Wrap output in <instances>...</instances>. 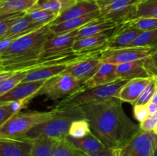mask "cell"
Listing matches in <instances>:
<instances>
[{"label":"cell","mask_w":157,"mask_h":156,"mask_svg":"<svg viewBox=\"0 0 157 156\" xmlns=\"http://www.w3.org/2000/svg\"><path fill=\"white\" fill-rule=\"evenodd\" d=\"M46 80L21 82L10 91L0 96V102L19 100L29 97L35 98Z\"/></svg>","instance_id":"cell-14"},{"label":"cell","mask_w":157,"mask_h":156,"mask_svg":"<svg viewBox=\"0 0 157 156\" xmlns=\"http://www.w3.org/2000/svg\"><path fill=\"white\" fill-rule=\"evenodd\" d=\"M140 32L153 30L157 28V18H136L126 21Z\"/></svg>","instance_id":"cell-35"},{"label":"cell","mask_w":157,"mask_h":156,"mask_svg":"<svg viewBox=\"0 0 157 156\" xmlns=\"http://www.w3.org/2000/svg\"><path fill=\"white\" fill-rule=\"evenodd\" d=\"M154 48L144 47H126L121 48L105 49L101 55L103 63L115 65L145 59Z\"/></svg>","instance_id":"cell-9"},{"label":"cell","mask_w":157,"mask_h":156,"mask_svg":"<svg viewBox=\"0 0 157 156\" xmlns=\"http://www.w3.org/2000/svg\"><path fill=\"white\" fill-rule=\"evenodd\" d=\"M156 132V134H157V128H156V131H155V132Z\"/></svg>","instance_id":"cell-47"},{"label":"cell","mask_w":157,"mask_h":156,"mask_svg":"<svg viewBox=\"0 0 157 156\" xmlns=\"http://www.w3.org/2000/svg\"><path fill=\"white\" fill-rule=\"evenodd\" d=\"M52 35L51 24H48L17 39L7 50L0 53V70L38 60L44 44Z\"/></svg>","instance_id":"cell-2"},{"label":"cell","mask_w":157,"mask_h":156,"mask_svg":"<svg viewBox=\"0 0 157 156\" xmlns=\"http://www.w3.org/2000/svg\"><path fill=\"white\" fill-rule=\"evenodd\" d=\"M119 24L120 23L117 21L98 18L78 29L76 40L110 32L114 30Z\"/></svg>","instance_id":"cell-18"},{"label":"cell","mask_w":157,"mask_h":156,"mask_svg":"<svg viewBox=\"0 0 157 156\" xmlns=\"http://www.w3.org/2000/svg\"><path fill=\"white\" fill-rule=\"evenodd\" d=\"M136 18H157V0H141L135 9Z\"/></svg>","instance_id":"cell-28"},{"label":"cell","mask_w":157,"mask_h":156,"mask_svg":"<svg viewBox=\"0 0 157 156\" xmlns=\"http://www.w3.org/2000/svg\"><path fill=\"white\" fill-rule=\"evenodd\" d=\"M113 148H107L104 149V151H99V152L92 153V154H87V153H84L79 150V153H78V156H112L113 152Z\"/></svg>","instance_id":"cell-42"},{"label":"cell","mask_w":157,"mask_h":156,"mask_svg":"<svg viewBox=\"0 0 157 156\" xmlns=\"http://www.w3.org/2000/svg\"><path fill=\"white\" fill-rule=\"evenodd\" d=\"M112 156H122V154H121V148H115L113 150Z\"/></svg>","instance_id":"cell-44"},{"label":"cell","mask_w":157,"mask_h":156,"mask_svg":"<svg viewBox=\"0 0 157 156\" xmlns=\"http://www.w3.org/2000/svg\"><path fill=\"white\" fill-rule=\"evenodd\" d=\"M29 72V71H18L12 77L9 78L5 82L0 84V96L8 93L17 85L21 84L24 80L25 77Z\"/></svg>","instance_id":"cell-33"},{"label":"cell","mask_w":157,"mask_h":156,"mask_svg":"<svg viewBox=\"0 0 157 156\" xmlns=\"http://www.w3.org/2000/svg\"><path fill=\"white\" fill-rule=\"evenodd\" d=\"M81 107L92 132L113 149L122 148L140 129L126 114L122 101L117 97Z\"/></svg>","instance_id":"cell-1"},{"label":"cell","mask_w":157,"mask_h":156,"mask_svg":"<svg viewBox=\"0 0 157 156\" xmlns=\"http://www.w3.org/2000/svg\"><path fill=\"white\" fill-rule=\"evenodd\" d=\"M92 132L90 123L87 119H79L72 122L68 136L75 139H80Z\"/></svg>","instance_id":"cell-32"},{"label":"cell","mask_w":157,"mask_h":156,"mask_svg":"<svg viewBox=\"0 0 157 156\" xmlns=\"http://www.w3.org/2000/svg\"><path fill=\"white\" fill-rule=\"evenodd\" d=\"M79 150L72 145L67 139L57 140L52 156H78Z\"/></svg>","instance_id":"cell-31"},{"label":"cell","mask_w":157,"mask_h":156,"mask_svg":"<svg viewBox=\"0 0 157 156\" xmlns=\"http://www.w3.org/2000/svg\"><path fill=\"white\" fill-rule=\"evenodd\" d=\"M144 64L150 77L157 79V47H155L151 54L144 59Z\"/></svg>","instance_id":"cell-36"},{"label":"cell","mask_w":157,"mask_h":156,"mask_svg":"<svg viewBox=\"0 0 157 156\" xmlns=\"http://www.w3.org/2000/svg\"><path fill=\"white\" fill-rule=\"evenodd\" d=\"M78 32V29L61 35H52L44 44L40 58H46L72 51Z\"/></svg>","instance_id":"cell-10"},{"label":"cell","mask_w":157,"mask_h":156,"mask_svg":"<svg viewBox=\"0 0 157 156\" xmlns=\"http://www.w3.org/2000/svg\"><path fill=\"white\" fill-rule=\"evenodd\" d=\"M116 76L117 79L130 80L134 78L150 77L144 64V60L117 65Z\"/></svg>","instance_id":"cell-21"},{"label":"cell","mask_w":157,"mask_h":156,"mask_svg":"<svg viewBox=\"0 0 157 156\" xmlns=\"http://www.w3.org/2000/svg\"><path fill=\"white\" fill-rule=\"evenodd\" d=\"M117 65L109 63H102L94 74L85 81V87H98L109 84L118 80L116 76Z\"/></svg>","instance_id":"cell-22"},{"label":"cell","mask_w":157,"mask_h":156,"mask_svg":"<svg viewBox=\"0 0 157 156\" xmlns=\"http://www.w3.org/2000/svg\"><path fill=\"white\" fill-rule=\"evenodd\" d=\"M140 128L143 131L155 132L157 128V113L149 115L147 119L140 122Z\"/></svg>","instance_id":"cell-38"},{"label":"cell","mask_w":157,"mask_h":156,"mask_svg":"<svg viewBox=\"0 0 157 156\" xmlns=\"http://www.w3.org/2000/svg\"><path fill=\"white\" fill-rule=\"evenodd\" d=\"M66 139L77 149L87 154L99 152L104 151L107 148H109L106 146L102 141L98 139L93 132H90L87 136L80 139H75L70 136H67Z\"/></svg>","instance_id":"cell-19"},{"label":"cell","mask_w":157,"mask_h":156,"mask_svg":"<svg viewBox=\"0 0 157 156\" xmlns=\"http://www.w3.org/2000/svg\"><path fill=\"white\" fill-rule=\"evenodd\" d=\"M156 88H157V79H156Z\"/></svg>","instance_id":"cell-48"},{"label":"cell","mask_w":157,"mask_h":156,"mask_svg":"<svg viewBox=\"0 0 157 156\" xmlns=\"http://www.w3.org/2000/svg\"><path fill=\"white\" fill-rule=\"evenodd\" d=\"M152 80L153 77L134 78L130 80L120 90L117 98L122 102L134 105Z\"/></svg>","instance_id":"cell-15"},{"label":"cell","mask_w":157,"mask_h":156,"mask_svg":"<svg viewBox=\"0 0 157 156\" xmlns=\"http://www.w3.org/2000/svg\"><path fill=\"white\" fill-rule=\"evenodd\" d=\"M33 99V97L25 98L23 99H19V100L11 101V102H6L9 104V106L14 115L19 113L22 109L25 108L28 104L30 102V101Z\"/></svg>","instance_id":"cell-39"},{"label":"cell","mask_w":157,"mask_h":156,"mask_svg":"<svg viewBox=\"0 0 157 156\" xmlns=\"http://www.w3.org/2000/svg\"><path fill=\"white\" fill-rule=\"evenodd\" d=\"M38 0H0V16L18 12H27Z\"/></svg>","instance_id":"cell-23"},{"label":"cell","mask_w":157,"mask_h":156,"mask_svg":"<svg viewBox=\"0 0 157 156\" xmlns=\"http://www.w3.org/2000/svg\"><path fill=\"white\" fill-rule=\"evenodd\" d=\"M150 102H153V103L156 104V105H157V88H156V91H155L154 94H153V96H152L151 100H150Z\"/></svg>","instance_id":"cell-45"},{"label":"cell","mask_w":157,"mask_h":156,"mask_svg":"<svg viewBox=\"0 0 157 156\" xmlns=\"http://www.w3.org/2000/svg\"><path fill=\"white\" fill-rule=\"evenodd\" d=\"M153 156H157V147H156V150H155V151H154V152H153Z\"/></svg>","instance_id":"cell-46"},{"label":"cell","mask_w":157,"mask_h":156,"mask_svg":"<svg viewBox=\"0 0 157 156\" xmlns=\"http://www.w3.org/2000/svg\"><path fill=\"white\" fill-rule=\"evenodd\" d=\"M26 13V12H18L0 16V38H2L11 28V27Z\"/></svg>","instance_id":"cell-34"},{"label":"cell","mask_w":157,"mask_h":156,"mask_svg":"<svg viewBox=\"0 0 157 156\" xmlns=\"http://www.w3.org/2000/svg\"><path fill=\"white\" fill-rule=\"evenodd\" d=\"M140 32L127 22L120 24L110 34L106 49L129 47Z\"/></svg>","instance_id":"cell-13"},{"label":"cell","mask_w":157,"mask_h":156,"mask_svg":"<svg viewBox=\"0 0 157 156\" xmlns=\"http://www.w3.org/2000/svg\"><path fill=\"white\" fill-rule=\"evenodd\" d=\"M101 55L90 57L73 63L67 66L62 73L70 74L84 81L87 80L94 74L100 66L102 64L103 61L101 58Z\"/></svg>","instance_id":"cell-12"},{"label":"cell","mask_w":157,"mask_h":156,"mask_svg":"<svg viewBox=\"0 0 157 156\" xmlns=\"http://www.w3.org/2000/svg\"><path fill=\"white\" fill-rule=\"evenodd\" d=\"M57 111L58 109L54 107L52 110L46 112H19L0 125V137H23L34 127L52 119Z\"/></svg>","instance_id":"cell-5"},{"label":"cell","mask_w":157,"mask_h":156,"mask_svg":"<svg viewBox=\"0 0 157 156\" xmlns=\"http://www.w3.org/2000/svg\"><path fill=\"white\" fill-rule=\"evenodd\" d=\"M67 66L68 65H55L31 70L26 75L22 82L46 80L53 76L62 73L66 70Z\"/></svg>","instance_id":"cell-24"},{"label":"cell","mask_w":157,"mask_h":156,"mask_svg":"<svg viewBox=\"0 0 157 156\" xmlns=\"http://www.w3.org/2000/svg\"><path fill=\"white\" fill-rule=\"evenodd\" d=\"M101 18L100 10L95 11L90 14L84 15V16L78 17V18H72L67 21H63L56 24H51V31L52 35H61V34L66 33V32H72V31L78 30L81 28L85 24H88L90 21Z\"/></svg>","instance_id":"cell-17"},{"label":"cell","mask_w":157,"mask_h":156,"mask_svg":"<svg viewBox=\"0 0 157 156\" xmlns=\"http://www.w3.org/2000/svg\"><path fill=\"white\" fill-rule=\"evenodd\" d=\"M98 10H99V7L95 0H78L75 6L61 12L59 16L51 24H59L72 18L84 16Z\"/></svg>","instance_id":"cell-16"},{"label":"cell","mask_w":157,"mask_h":156,"mask_svg":"<svg viewBox=\"0 0 157 156\" xmlns=\"http://www.w3.org/2000/svg\"><path fill=\"white\" fill-rule=\"evenodd\" d=\"M110 34L108 32L86 37L76 40L74 43L75 51H91V50H105Z\"/></svg>","instance_id":"cell-20"},{"label":"cell","mask_w":157,"mask_h":156,"mask_svg":"<svg viewBox=\"0 0 157 156\" xmlns=\"http://www.w3.org/2000/svg\"><path fill=\"white\" fill-rule=\"evenodd\" d=\"M85 81L70 74L61 73L48 79L41 87L36 96L44 95L47 99H63L85 87Z\"/></svg>","instance_id":"cell-6"},{"label":"cell","mask_w":157,"mask_h":156,"mask_svg":"<svg viewBox=\"0 0 157 156\" xmlns=\"http://www.w3.org/2000/svg\"><path fill=\"white\" fill-rule=\"evenodd\" d=\"M56 142V139L48 137L35 139L30 156H52Z\"/></svg>","instance_id":"cell-27"},{"label":"cell","mask_w":157,"mask_h":156,"mask_svg":"<svg viewBox=\"0 0 157 156\" xmlns=\"http://www.w3.org/2000/svg\"><path fill=\"white\" fill-rule=\"evenodd\" d=\"M34 139L0 137V156H30Z\"/></svg>","instance_id":"cell-11"},{"label":"cell","mask_w":157,"mask_h":156,"mask_svg":"<svg viewBox=\"0 0 157 156\" xmlns=\"http://www.w3.org/2000/svg\"><path fill=\"white\" fill-rule=\"evenodd\" d=\"M133 116L136 121L142 122L149 116L147 105H133Z\"/></svg>","instance_id":"cell-40"},{"label":"cell","mask_w":157,"mask_h":156,"mask_svg":"<svg viewBox=\"0 0 157 156\" xmlns=\"http://www.w3.org/2000/svg\"><path fill=\"white\" fill-rule=\"evenodd\" d=\"M95 1H96V0H95Z\"/></svg>","instance_id":"cell-49"},{"label":"cell","mask_w":157,"mask_h":156,"mask_svg":"<svg viewBox=\"0 0 157 156\" xmlns=\"http://www.w3.org/2000/svg\"><path fill=\"white\" fill-rule=\"evenodd\" d=\"M129 47H157V28L140 32Z\"/></svg>","instance_id":"cell-30"},{"label":"cell","mask_w":157,"mask_h":156,"mask_svg":"<svg viewBox=\"0 0 157 156\" xmlns=\"http://www.w3.org/2000/svg\"><path fill=\"white\" fill-rule=\"evenodd\" d=\"M118 79L104 85L94 87H84L79 91L61 99L55 106H81L83 105L102 102L113 97H117L120 90L128 82Z\"/></svg>","instance_id":"cell-4"},{"label":"cell","mask_w":157,"mask_h":156,"mask_svg":"<svg viewBox=\"0 0 157 156\" xmlns=\"http://www.w3.org/2000/svg\"><path fill=\"white\" fill-rule=\"evenodd\" d=\"M141 0H96L101 18L122 24L133 18L136 6Z\"/></svg>","instance_id":"cell-7"},{"label":"cell","mask_w":157,"mask_h":156,"mask_svg":"<svg viewBox=\"0 0 157 156\" xmlns=\"http://www.w3.org/2000/svg\"><path fill=\"white\" fill-rule=\"evenodd\" d=\"M44 25H46V24H44ZM42 26L44 25H43V24H38V23L32 21V20L28 16L27 13H26L24 16L21 17L20 19H18V21L11 27V28L8 31L7 33L1 38H6V37L13 36V35H20V34L29 33V32H32V31H35L36 30V29L40 28H41Z\"/></svg>","instance_id":"cell-25"},{"label":"cell","mask_w":157,"mask_h":156,"mask_svg":"<svg viewBox=\"0 0 157 156\" xmlns=\"http://www.w3.org/2000/svg\"><path fill=\"white\" fill-rule=\"evenodd\" d=\"M27 15L35 22L44 25L53 22L59 14L45 9H31L27 12Z\"/></svg>","instance_id":"cell-29"},{"label":"cell","mask_w":157,"mask_h":156,"mask_svg":"<svg viewBox=\"0 0 157 156\" xmlns=\"http://www.w3.org/2000/svg\"><path fill=\"white\" fill-rule=\"evenodd\" d=\"M156 90V80L153 78L151 82L148 84L145 90L141 93L140 96L139 97L138 100L136 101V103L137 105H147L150 100H151L152 96L154 94L155 91ZM134 104V105H135Z\"/></svg>","instance_id":"cell-37"},{"label":"cell","mask_w":157,"mask_h":156,"mask_svg":"<svg viewBox=\"0 0 157 156\" xmlns=\"http://www.w3.org/2000/svg\"><path fill=\"white\" fill-rule=\"evenodd\" d=\"M78 0H38L32 9H41L61 14L71 6H75Z\"/></svg>","instance_id":"cell-26"},{"label":"cell","mask_w":157,"mask_h":156,"mask_svg":"<svg viewBox=\"0 0 157 156\" xmlns=\"http://www.w3.org/2000/svg\"><path fill=\"white\" fill-rule=\"evenodd\" d=\"M56 108L58 109V111L52 119L34 127L25 137L32 139L48 137L56 140L65 139L69 135V130L72 122L79 119H86L81 106Z\"/></svg>","instance_id":"cell-3"},{"label":"cell","mask_w":157,"mask_h":156,"mask_svg":"<svg viewBox=\"0 0 157 156\" xmlns=\"http://www.w3.org/2000/svg\"><path fill=\"white\" fill-rule=\"evenodd\" d=\"M147 105V109H148L149 115L152 114H156L157 113V105L156 104L153 103L152 102H149Z\"/></svg>","instance_id":"cell-43"},{"label":"cell","mask_w":157,"mask_h":156,"mask_svg":"<svg viewBox=\"0 0 157 156\" xmlns=\"http://www.w3.org/2000/svg\"><path fill=\"white\" fill-rule=\"evenodd\" d=\"M13 116L8 102H0V125H3Z\"/></svg>","instance_id":"cell-41"},{"label":"cell","mask_w":157,"mask_h":156,"mask_svg":"<svg viewBox=\"0 0 157 156\" xmlns=\"http://www.w3.org/2000/svg\"><path fill=\"white\" fill-rule=\"evenodd\" d=\"M157 147V134L140 129L121 148L122 156H153Z\"/></svg>","instance_id":"cell-8"}]
</instances>
